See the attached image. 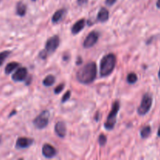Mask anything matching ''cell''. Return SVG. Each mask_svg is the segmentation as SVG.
Wrapping results in <instances>:
<instances>
[{"instance_id":"1","label":"cell","mask_w":160,"mask_h":160,"mask_svg":"<svg viewBox=\"0 0 160 160\" xmlns=\"http://www.w3.org/2000/svg\"><path fill=\"white\" fill-rule=\"evenodd\" d=\"M97 76V66L95 62H89L78 70L77 80L83 84H89L93 82Z\"/></svg>"},{"instance_id":"2","label":"cell","mask_w":160,"mask_h":160,"mask_svg":"<svg viewBox=\"0 0 160 160\" xmlns=\"http://www.w3.org/2000/svg\"><path fill=\"white\" fill-rule=\"evenodd\" d=\"M117 63V56L112 53L103 56L100 62V75L101 77L109 76L113 71Z\"/></svg>"},{"instance_id":"3","label":"cell","mask_w":160,"mask_h":160,"mask_svg":"<svg viewBox=\"0 0 160 160\" xmlns=\"http://www.w3.org/2000/svg\"><path fill=\"white\" fill-rule=\"evenodd\" d=\"M119 109H120V102L117 101L112 105L111 112H109L106 122L105 123L104 127L106 129L109 130V131L113 129L114 126L116 124V122H117V115L119 112Z\"/></svg>"},{"instance_id":"4","label":"cell","mask_w":160,"mask_h":160,"mask_svg":"<svg viewBox=\"0 0 160 160\" xmlns=\"http://www.w3.org/2000/svg\"><path fill=\"white\" fill-rule=\"evenodd\" d=\"M152 105V98L151 95L148 93L145 94L142 97V102L138 108V113L140 116H144L150 110Z\"/></svg>"},{"instance_id":"5","label":"cell","mask_w":160,"mask_h":160,"mask_svg":"<svg viewBox=\"0 0 160 160\" xmlns=\"http://www.w3.org/2000/svg\"><path fill=\"white\" fill-rule=\"evenodd\" d=\"M49 112L48 110H44L36 117L33 121L34 127L38 129L41 130L46 128L48 123V120H49Z\"/></svg>"},{"instance_id":"6","label":"cell","mask_w":160,"mask_h":160,"mask_svg":"<svg viewBox=\"0 0 160 160\" xmlns=\"http://www.w3.org/2000/svg\"><path fill=\"white\" fill-rule=\"evenodd\" d=\"M59 43H60V39L58 35H53L52 37L49 38L47 40L46 44H45V49L48 55L52 54L53 52L56 51V49L59 47Z\"/></svg>"},{"instance_id":"7","label":"cell","mask_w":160,"mask_h":160,"mask_svg":"<svg viewBox=\"0 0 160 160\" xmlns=\"http://www.w3.org/2000/svg\"><path fill=\"white\" fill-rule=\"evenodd\" d=\"M98 38H99V34L97 31H92L85 38L83 45L86 48H92V46H94L97 43V42L98 40Z\"/></svg>"},{"instance_id":"8","label":"cell","mask_w":160,"mask_h":160,"mask_svg":"<svg viewBox=\"0 0 160 160\" xmlns=\"http://www.w3.org/2000/svg\"><path fill=\"white\" fill-rule=\"evenodd\" d=\"M27 75H28V70L25 67H20L16 70L15 73L12 74V81L16 82H20L26 80Z\"/></svg>"},{"instance_id":"9","label":"cell","mask_w":160,"mask_h":160,"mask_svg":"<svg viewBox=\"0 0 160 160\" xmlns=\"http://www.w3.org/2000/svg\"><path fill=\"white\" fill-rule=\"evenodd\" d=\"M42 155L45 156L47 159H50V158L54 157L56 155V150L53 146H52L49 144H45L42 146Z\"/></svg>"},{"instance_id":"10","label":"cell","mask_w":160,"mask_h":160,"mask_svg":"<svg viewBox=\"0 0 160 160\" xmlns=\"http://www.w3.org/2000/svg\"><path fill=\"white\" fill-rule=\"evenodd\" d=\"M33 139L28 138H19L16 142V148H27L33 144Z\"/></svg>"},{"instance_id":"11","label":"cell","mask_w":160,"mask_h":160,"mask_svg":"<svg viewBox=\"0 0 160 160\" xmlns=\"http://www.w3.org/2000/svg\"><path fill=\"white\" fill-rule=\"evenodd\" d=\"M55 132L59 138H64L67 134V127L63 122H58L55 125Z\"/></svg>"},{"instance_id":"12","label":"cell","mask_w":160,"mask_h":160,"mask_svg":"<svg viewBox=\"0 0 160 160\" xmlns=\"http://www.w3.org/2000/svg\"><path fill=\"white\" fill-rule=\"evenodd\" d=\"M84 26H85V20H84V19H81V20H78V21L73 25V27H72V34H78V33L81 32V31L84 29Z\"/></svg>"},{"instance_id":"13","label":"cell","mask_w":160,"mask_h":160,"mask_svg":"<svg viewBox=\"0 0 160 160\" xmlns=\"http://www.w3.org/2000/svg\"><path fill=\"white\" fill-rule=\"evenodd\" d=\"M109 11L104 7H102L101 9L99 10V12H98V16H97V19L99 22L101 23H104V22L107 21L108 19H109Z\"/></svg>"},{"instance_id":"14","label":"cell","mask_w":160,"mask_h":160,"mask_svg":"<svg viewBox=\"0 0 160 160\" xmlns=\"http://www.w3.org/2000/svg\"><path fill=\"white\" fill-rule=\"evenodd\" d=\"M65 13H66L65 9H59V10H57L54 14H53L52 17V21L54 23H57L58 22H59L61 20H62V17H63Z\"/></svg>"},{"instance_id":"15","label":"cell","mask_w":160,"mask_h":160,"mask_svg":"<svg viewBox=\"0 0 160 160\" xmlns=\"http://www.w3.org/2000/svg\"><path fill=\"white\" fill-rule=\"evenodd\" d=\"M16 12H17V15H19L20 17H23L27 12V6L23 2H19L17 4Z\"/></svg>"},{"instance_id":"16","label":"cell","mask_w":160,"mask_h":160,"mask_svg":"<svg viewBox=\"0 0 160 160\" xmlns=\"http://www.w3.org/2000/svg\"><path fill=\"white\" fill-rule=\"evenodd\" d=\"M19 67V63L17 62H11L6 65V68H5V73L6 74H9L12 73L15 69H17Z\"/></svg>"},{"instance_id":"17","label":"cell","mask_w":160,"mask_h":160,"mask_svg":"<svg viewBox=\"0 0 160 160\" xmlns=\"http://www.w3.org/2000/svg\"><path fill=\"white\" fill-rule=\"evenodd\" d=\"M55 81H56V78L53 75H48L45 79L43 80V84L45 86V87H49V86H52L54 84Z\"/></svg>"},{"instance_id":"18","label":"cell","mask_w":160,"mask_h":160,"mask_svg":"<svg viewBox=\"0 0 160 160\" xmlns=\"http://www.w3.org/2000/svg\"><path fill=\"white\" fill-rule=\"evenodd\" d=\"M151 134V127L145 126L141 131V136L142 138H147Z\"/></svg>"},{"instance_id":"19","label":"cell","mask_w":160,"mask_h":160,"mask_svg":"<svg viewBox=\"0 0 160 160\" xmlns=\"http://www.w3.org/2000/svg\"><path fill=\"white\" fill-rule=\"evenodd\" d=\"M127 80H128V82L129 83V84H134V83L138 81V77L137 75H136V73H130L128 75Z\"/></svg>"},{"instance_id":"20","label":"cell","mask_w":160,"mask_h":160,"mask_svg":"<svg viewBox=\"0 0 160 160\" xmlns=\"http://www.w3.org/2000/svg\"><path fill=\"white\" fill-rule=\"evenodd\" d=\"M9 54H10V52L9 51H3L0 52V67L2 65L4 61L9 56Z\"/></svg>"},{"instance_id":"21","label":"cell","mask_w":160,"mask_h":160,"mask_svg":"<svg viewBox=\"0 0 160 160\" xmlns=\"http://www.w3.org/2000/svg\"><path fill=\"white\" fill-rule=\"evenodd\" d=\"M98 144L100 145V146H104L106 144V142H107V138H106V135H104L103 134H102L101 135H99L98 137Z\"/></svg>"},{"instance_id":"22","label":"cell","mask_w":160,"mask_h":160,"mask_svg":"<svg viewBox=\"0 0 160 160\" xmlns=\"http://www.w3.org/2000/svg\"><path fill=\"white\" fill-rule=\"evenodd\" d=\"M70 95H71V92H70V91H67V92L64 94L63 96H62V102L64 103V102H66L67 101H68L70 98Z\"/></svg>"},{"instance_id":"23","label":"cell","mask_w":160,"mask_h":160,"mask_svg":"<svg viewBox=\"0 0 160 160\" xmlns=\"http://www.w3.org/2000/svg\"><path fill=\"white\" fill-rule=\"evenodd\" d=\"M64 88V84H60L57 86V87L55 88V94H59L62 92V91L63 90Z\"/></svg>"},{"instance_id":"24","label":"cell","mask_w":160,"mask_h":160,"mask_svg":"<svg viewBox=\"0 0 160 160\" xmlns=\"http://www.w3.org/2000/svg\"><path fill=\"white\" fill-rule=\"evenodd\" d=\"M116 2H117V0H106V4L107 5V6H112V5H114L116 3Z\"/></svg>"},{"instance_id":"25","label":"cell","mask_w":160,"mask_h":160,"mask_svg":"<svg viewBox=\"0 0 160 160\" xmlns=\"http://www.w3.org/2000/svg\"><path fill=\"white\" fill-rule=\"evenodd\" d=\"M88 0H78V5H84V4H85V3H87L88 2Z\"/></svg>"},{"instance_id":"26","label":"cell","mask_w":160,"mask_h":160,"mask_svg":"<svg viewBox=\"0 0 160 160\" xmlns=\"http://www.w3.org/2000/svg\"><path fill=\"white\" fill-rule=\"evenodd\" d=\"M156 6H157L158 9H160V0H157V2H156Z\"/></svg>"},{"instance_id":"27","label":"cell","mask_w":160,"mask_h":160,"mask_svg":"<svg viewBox=\"0 0 160 160\" xmlns=\"http://www.w3.org/2000/svg\"><path fill=\"white\" fill-rule=\"evenodd\" d=\"M16 113H17V112H16V111L14 110L13 112H11L10 114H9V117H12V116L13 115V114H16Z\"/></svg>"},{"instance_id":"28","label":"cell","mask_w":160,"mask_h":160,"mask_svg":"<svg viewBox=\"0 0 160 160\" xmlns=\"http://www.w3.org/2000/svg\"><path fill=\"white\" fill-rule=\"evenodd\" d=\"M158 136H159V137H160V127H159V130H158Z\"/></svg>"},{"instance_id":"29","label":"cell","mask_w":160,"mask_h":160,"mask_svg":"<svg viewBox=\"0 0 160 160\" xmlns=\"http://www.w3.org/2000/svg\"><path fill=\"white\" fill-rule=\"evenodd\" d=\"M159 79H160V69H159Z\"/></svg>"},{"instance_id":"30","label":"cell","mask_w":160,"mask_h":160,"mask_svg":"<svg viewBox=\"0 0 160 160\" xmlns=\"http://www.w3.org/2000/svg\"><path fill=\"white\" fill-rule=\"evenodd\" d=\"M33 1H35V0H33Z\"/></svg>"}]
</instances>
